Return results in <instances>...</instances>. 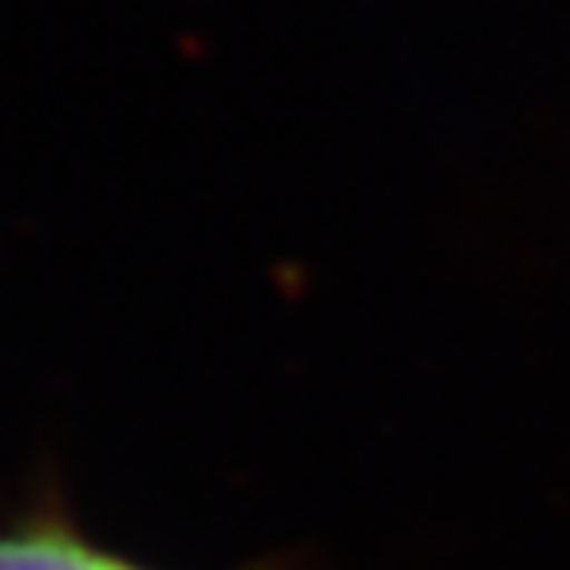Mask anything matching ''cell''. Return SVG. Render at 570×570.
Instances as JSON below:
<instances>
[{
    "label": "cell",
    "mask_w": 570,
    "mask_h": 570,
    "mask_svg": "<svg viewBox=\"0 0 570 570\" xmlns=\"http://www.w3.org/2000/svg\"><path fill=\"white\" fill-rule=\"evenodd\" d=\"M0 570H155L99 543L56 495L0 511Z\"/></svg>",
    "instance_id": "1"
}]
</instances>
